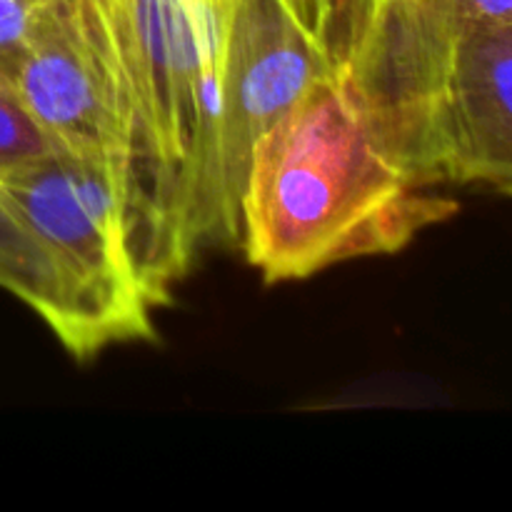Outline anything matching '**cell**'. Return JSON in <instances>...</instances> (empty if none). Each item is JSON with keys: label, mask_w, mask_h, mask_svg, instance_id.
<instances>
[{"label": "cell", "mask_w": 512, "mask_h": 512, "mask_svg": "<svg viewBox=\"0 0 512 512\" xmlns=\"http://www.w3.org/2000/svg\"><path fill=\"white\" fill-rule=\"evenodd\" d=\"M455 213L380 143L338 58L255 143L238 245L265 283H285L398 253Z\"/></svg>", "instance_id": "cell-1"}, {"label": "cell", "mask_w": 512, "mask_h": 512, "mask_svg": "<svg viewBox=\"0 0 512 512\" xmlns=\"http://www.w3.org/2000/svg\"><path fill=\"white\" fill-rule=\"evenodd\" d=\"M220 8V243H240L255 143L338 60L335 0H220Z\"/></svg>", "instance_id": "cell-2"}, {"label": "cell", "mask_w": 512, "mask_h": 512, "mask_svg": "<svg viewBox=\"0 0 512 512\" xmlns=\"http://www.w3.org/2000/svg\"><path fill=\"white\" fill-rule=\"evenodd\" d=\"M25 225L83 285L118 340L153 338L150 310L120 175L98 160L53 148L0 178Z\"/></svg>", "instance_id": "cell-3"}, {"label": "cell", "mask_w": 512, "mask_h": 512, "mask_svg": "<svg viewBox=\"0 0 512 512\" xmlns=\"http://www.w3.org/2000/svg\"><path fill=\"white\" fill-rule=\"evenodd\" d=\"M10 78L55 148L113 168L128 203L133 108L108 0H48Z\"/></svg>", "instance_id": "cell-4"}, {"label": "cell", "mask_w": 512, "mask_h": 512, "mask_svg": "<svg viewBox=\"0 0 512 512\" xmlns=\"http://www.w3.org/2000/svg\"><path fill=\"white\" fill-rule=\"evenodd\" d=\"M425 183L485 185L512 198V25L460 30L450 43Z\"/></svg>", "instance_id": "cell-5"}, {"label": "cell", "mask_w": 512, "mask_h": 512, "mask_svg": "<svg viewBox=\"0 0 512 512\" xmlns=\"http://www.w3.org/2000/svg\"><path fill=\"white\" fill-rule=\"evenodd\" d=\"M0 288L23 300L45 320L60 343L88 358L118 343L113 325L93 303L83 285L45 248L43 240L20 220L0 190Z\"/></svg>", "instance_id": "cell-6"}, {"label": "cell", "mask_w": 512, "mask_h": 512, "mask_svg": "<svg viewBox=\"0 0 512 512\" xmlns=\"http://www.w3.org/2000/svg\"><path fill=\"white\" fill-rule=\"evenodd\" d=\"M53 148V140L23 103L10 73L0 68V178L43 158Z\"/></svg>", "instance_id": "cell-7"}]
</instances>
